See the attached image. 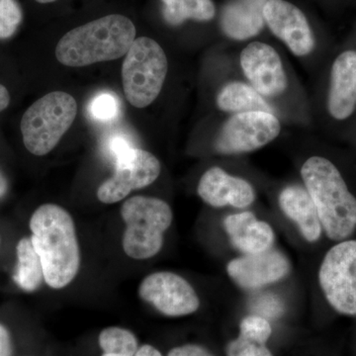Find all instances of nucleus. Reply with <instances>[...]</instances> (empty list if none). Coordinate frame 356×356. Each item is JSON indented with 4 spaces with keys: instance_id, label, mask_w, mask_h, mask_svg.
<instances>
[{
    "instance_id": "nucleus-2",
    "label": "nucleus",
    "mask_w": 356,
    "mask_h": 356,
    "mask_svg": "<svg viewBox=\"0 0 356 356\" xmlns=\"http://www.w3.org/2000/svg\"><path fill=\"white\" fill-rule=\"evenodd\" d=\"M301 175L327 238L336 242L350 238L356 229V197L337 166L323 156H311Z\"/></svg>"
},
{
    "instance_id": "nucleus-23",
    "label": "nucleus",
    "mask_w": 356,
    "mask_h": 356,
    "mask_svg": "<svg viewBox=\"0 0 356 356\" xmlns=\"http://www.w3.org/2000/svg\"><path fill=\"white\" fill-rule=\"evenodd\" d=\"M99 344L104 351L102 356H135L138 350L135 334L118 327L103 330L99 336Z\"/></svg>"
},
{
    "instance_id": "nucleus-18",
    "label": "nucleus",
    "mask_w": 356,
    "mask_h": 356,
    "mask_svg": "<svg viewBox=\"0 0 356 356\" xmlns=\"http://www.w3.org/2000/svg\"><path fill=\"white\" fill-rule=\"evenodd\" d=\"M268 0H236L222 11V30L229 38L247 40L264 27V7Z\"/></svg>"
},
{
    "instance_id": "nucleus-10",
    "label": "nucleus",
    "mask_w": 356,
    "mask_h": 356,
    "mask_svg": "<svg viewBox=\"0 0 356 356\" xmlns=\"http://www.w3.org/2000/svg\"><path fill=\"white\" fill-rule=\"evenodd\" d=\"M139 295L168 317L191 315L200 307V299L191 283L170 271L147 275L140 283Z\"/></svg>"
},
{
    "instance_id": "nucleus-11",
    "label": "nucleus",
    "mask_w": 356,
    "mask_h": 356,
    "mask_svg": "<svg viewBox=\"0 0 356 356\" xmlns=\"http://www.w3.org/2000/svg\"><path fill=\"white\" fill-rule=\"evenodd\" d=\"M241 67L252 86L264 97H277L287 88L280 54L270 44L254 42L241 53Z\"/></svg>"
},
{
    "instance_id": "nucleus-27",
    "label": "nucleus",
    "mask_w": 356,
    "mask_h": 356,
    "mask_svg": "<svg viewBox=\"0 0 356 356\" xmlns=\"http://www.w3.org/2000/svg\"><path fill=\"white\" fill-rule=\"evenodd\" d=\"M168 356H214L209 351L197 344H185L172 348Z\"/></svg>"
},
{
    "instance_id": "nucleus-21",
    "label": "nucleus",
    "mask_w": 356,
    "mask_h": 356,
    "mask_svg": "<svg viewBox=\"0 0 356 356\" xmlns=\"http://www.w3.org/2000/svg\"><path fill=\"white\" fill-rule=\"evenodd\" d=\"M16 252L18 262L13 276L14 281L21 289L28 292L35 291L42 284L44 270L41 259L35 250L31 238H21L16 248Z\"/></svg>"
},
{
    "instance_id": "nucleus-13",
    "label": "nucleus",
    "mask_w": 356,
    "mask_h": 356,
    "mask_svg": "<svg viewBox=\"0 0 356 356\" xmlns=\"http://www.w3.org/2000/svg\"><path fill=\"white\" fill-rule=\"evenodd\" d=\"M264 19L294 55L304 57L313 51V33L306 16L298 7L284 0H268L264 7Z\"/></svg>"
},
{
    "instance_id": "nucleus-22",
    "label": "nucleus",
    "mask_w": 356,
    "mask_h": 356,
    "mask_svg": "<svg viewBox=\"0 0 356 356\" xmlns=\"http://www.w3.org/2000/svg\"><path fill=\"white\" fill-rule=\"evenodd\" d=\"M163 15L170 24L179 25L186 19L208 21L216 13L212 0H163Z\"/></svg>"
},
{
    "instance_id": "nucleus-25",
    "label": "nucleus",
    "mask_w": 356,
    "mask_h": 356,
    "mask_svg": "<svg viewBox=\"0 0 356 356\" xmlns=\"http://www.w3.org/2000/svg\"><path fill=\"white\" fill-rule=\"evenodd\" d=\"M22 18V9L16 0H0V39L10 38Z\"/></svg>"
},
{
    "instance_id": "nucleus-16",
    "label": "nucleus",
    "mask_w": 356,
    "mask_h": 356,
    "mask_svg": "<svg viewBox=\"0 0 356 356\" xmlns=\"http://www.w3.org/2000/svg\"><path fill=\"white\" fill-rule=\"evenodd\" d=\"M224 227L232 245L245 254L266 252L275 241L273 227L252 212L229 215L224 220Z\"/></svg>"
},
{
    "instance_id": "nucleus-32",
    "label": "nucleus",
    "mask_w": 356,
    "mask_h": 356,
    "mask_svg": "<svg viewBox=\"0 0 356 356\" xmlns=\"http://www.w3.org/2000/svg\"><path fill=\"white\" fill-rule=\"evenodd\" d=\"M37 2H40V3H51V2L56 1V0H36Z\"/></svg>"
},
{
    "instance_id": "nucleus-6",
    "label": "nucleus",
    "mask_w": 356,
    "mask_h": 356,
    "mask_svg": "<svg viewBox=\"0 0 356 356\" xmlns=\"http://www.w3.org/2000/svg\"><path fill=\"white\" fill-rule=\"evenodd\" d=\"M165 51L154 40L136 39L122 67L124 93L133 106L145 108L158 98L168 74Z\"/></svg>"
},
{
    "instance_id": "nucleus-1",
    "label": "nucleus",
    "mask_w": 356,
    "mask_h": 356,
    "mask_svg": "<svg viewBox=\"0 0 356 356\" xmlns=\"http://www.w3.org/2000/svg\"><path fill=\"white\" fill-rule=\"evenodd\" d=\"M30 229L47 284L55 289L67 286L81 266L76 227L70 213L56 204H44L32 215Z\"/></svg>"
},
{
    "instance_id": "nucleus-12",
    "label": "nucleus",
    "mask_w": 356,
    "mask_h": 356,
    "mask_svg": "<svg viewBox=\"0 0 356 356\" xmlns=\"http://www.w3.org/2000/svg\"><path fill=\"white\" fill-rule=\"evenodd\" d=\"M290 262L278 250L269 248L259 254H243L227 264V273L238 286L259 289L278 282L290 271Z\"/></svg>"
},
{
    "instance_id": "nucleus-29",
    "label": "nucleus",
    "mask_w": 356,
    "mask_h": 356,
    "mask_svg": "<svg viewBox=\"0 0 356 356\" xmlns=\"http://www.w3.org/2000/svg\"><path fill=\"white\" fill-rule=\"evenodd\" d=\"M135 356H163L156 348L149 344H145L136 353Z\"/></svg>"
},
{
    "instance_id": "nucleus-28",
    "label": "nucleus",
    "mask_w": 356,
    "mask_h": 356,
    "mask_svg": "<svg viewBox=\"0 0 356 356\" xmlns=\"http://www.w3.org/2000/svg\"><path fill=\"white\" fill-rule=\"evenodd\" d=\"M13 346H11L10 334L6 327L0 324V356H10Z\"/></svg>"
},
{
    "instance_id": "nucleus-20",
    "label": "nucleus",
    "mask_w": 356,
    "mask_h": 356,
    "mask_svg": "<svg viewBox=\"0 0 356 356\" xmlns=\"http://www.w3.org/2000/svg\"><path fill=\"white\" fill-rule=\"evenodd\" d=\"M217 105L228 113L266 111L273 113V108L252 86L233 81L225 86L217 96Z\"/></svg>"
},
{
    "instance_id": "nucleus-14",
    "label": "nucleus",
    "mask_w": 356,
    "mask_h": 356,
    "mask_svg": "<svg viewBox=\"0 0 356 356\" xmlns=\"http://www.w3.org/2000/svg\"><path fill=\"white\" fill-rule=\"evenodd\" d=\"M199 196L215 208L234 207L243 209L255 200L252 185L243 178L234 177L219 166H213L199 180Z\"/></svg>"
},
{
    "instance_id": "nucleus-8",
    "label": "nucleus",
    "mask_w": 356,
    "mask_h": 356,
    "mask_svg": "<svg viewBox=\"0 0 356 356\" xmlns=\"http://www.w3.org/2000/svg\"><path fill=\"white\" fill-rule=\"evenodd\" d=\"M280 122L270 112L238 113L225 122L216 140L222 154L250 153L266 146L280 136Z\"/></svg>"
},
{
    "instance_id": "nucleus-19",
    "label": "nucleus",
    "mask_w": 356,
    "mask_h": 356,
    "mask_svg": "<svg viewBox=\"0 0 356 356\" xmlns=\"http://www.w3.org/2000/svg\"><path fill=\"white\" fill-rule=\"evenodd\" d=\"M273 334L267 318L252 315L243 318L240 324V334L227 346V356H273L266 346Z\"/></svg>"
},
{
    "instance_id": "nucleus-7",
    "label": "nucleus",
    "mask_w": 356,
    "mask_h": 356,
    "mask_svg": "<svg viewBox=\"0 0 356 356\" xmlns=\"http://www.w3.org/2000/svg\"><path fill=\"white\" fill-rule=\"evenodd\" d=\"M318 283L327 303L343 315H356V240L341 241L325 254Z\"/></svg>"
},
{
    "instance_id": "nucleus-5",
    "label": "nucleus",
    "mask_w": 356,
    "mask_h": 356,
    "mask_svg": "<svg viewBox=\"0 0 356 356\" xmlns=\"http://www.w3.org/2000/svg\"><path fill=\"white\" fill-rule=\"evenodd\" d=\"M76 114V99L69 93L54 91L40 98L21 120L26 149L35 156L50 153L72 125Z\"/></svg>"
},
{
    "instance_id": "nucleus-24",
    "label": "nucleus",
    "mask_w": 356,
    "mask_h": 356,
    "mask_svg": "<svg viewBox=\"0 0 356 356\" xmlns=\"http://www.w3.org/2000/svg\"><path fill=\"white\" fill-rule=\"evenodd\" d=\"M88 111L96 121H113L120 113V100L112 92L98 93L89 102Z\"/></svg>"
},
{
    "instance_id": "nucleus-30",
    "label": "nucleus",
    "mask_w": 356,
    "mask_h": 356,
    "mask_svg": "<svg viewBox=\"0 0 356 356\" xmlns=\"http://www.w3.org/2000/svg\"><path fill=\"white\" fill-rule=\"evenodd\" d=\"M9 102H10V95H9L8 90L6 86L0 84V111L7 108Z\"/></svg>"
},
{
    "instance_id": "nucleus-17",
    "label": "nucleus",
    "mask_w": 356,
    "mask_h": 356,
    "mask_svg": "<svg viewBox=\"0 0 356 356\" xmlns=\"http://www.w3.org/2000/svg\"><path fill=\"white\" fill-rule=\"evenodd\" d=\"M278 202L288 219L297 225L307 242L315 243L322 236L323 227L315 204L305 187L290 185L280 192Z\"/></svg>"
},
{
    "instance_id": "nucleus-3",
    "label": "nucleus",
    "mask_w": 356,
    "mask_h": 356,
    "mask_svg": "<svg viewBox=\"0 0 356 356\" xmlns=\"http://www.w3.org/2000/svg\"><path fill=\"white\" fill-rule=\"evenodd\" d=\"M132 21L111 14L70 30L60 40L56 57L67 67H81L126 56L135 41Z\"/></svg>"
},
{
    "instance_id": "nucleus-15",
    "label": "nucleus",
    "mask_w": 356,
    "mask_h": 356,
    "mask_svg": "<svg viewBox=\"0 0 356 356\" xmlns=\"http://www.w3.org/2000/svg\"><path fill=\"white\" fill-rule=\"evenodd\" d=\"M356 108V51H346L334 60L327 109L332 118H350Z\"/></svg>"
},
{
    "instance_id": "nucleus-9",
    "label": "nucleus",
    "mask_w": 356,
    "mask_h": 356,
    "mask_svg": "<svg viewBox=\"0 0 356 356\" xmlns=\"http://www.w3.org/2000/svg\"><path fill=\"white\" fill-rule=\"evenodd\" d=\"M115 163L114 175L103 182L97 191V198L102 203L123 200L133 191L153 184L161 173L159 159L153 154L136 147Z\"/></svg>"
},
{
    "instance_id": "nucleus-26",
    "label": "nucleus",
    "mask_w": 356,
    "mask_h": 356,
    "mask_svg": "<svg viewBox=\"0 0 356 356\" xmlns=\"http://www.w3.org/2000/svg\"><path fill=\"white\" fill-rule=\"evenodd\" d=\"M133 149L132 142L128 139L125 134H113L106 142V149L115 161Z\"/></svg>"
},
{
    "instance_id": "nucleus-4",
    "label": "nucleus",
    "mask_w": 356,
    "mask_h": 356,
    "mask_svg": "<svg viewBox=\"0 0 356 356\" xmlns=\"http://www.w3.org/2000/svg\"><path fill=\"white\" fill-rule=\"evenodd\" d=\"M125 222L123 250L134 259H147L161 252L163 236L172 225V208L165 201L147 196L129 198L122 205Z\"/></svg>"
},
{
    "instance_id": "nucleus-31",
    "label": "nucleus",
    "mask_w": 356,
    "mask_h": 356,
    "mask_svg": "<svg viewBox=\"0 0 356 356\" xmlns=\"http://www.w3.org/2000/svg\"><path fill=\"white\" fill-rule=\"evenodd\" d=\"M7 191V181L6 178L4 177V175H2V172H0V198L6 193Z\"/></svg>"
}]
</instances>
